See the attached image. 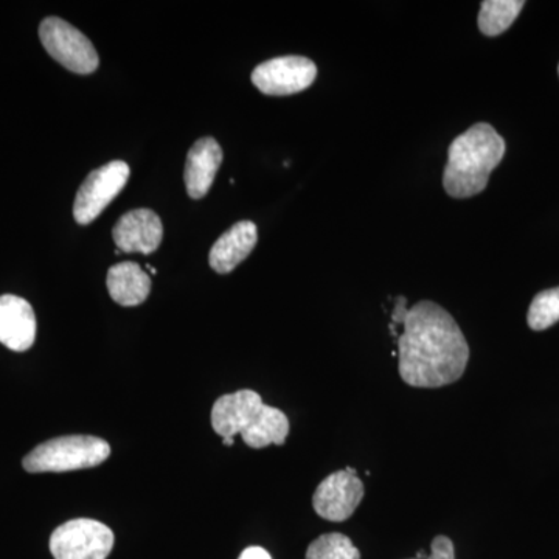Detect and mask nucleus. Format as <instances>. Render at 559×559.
Wrapping results in <instances>:
<instances>
[{"mask_svg":"<svg viewBox=\"0 0 559 559\" xmlns=\"http://www.w3.org/2000/svg\"><path fill=\"white\" fill-rule=\"evenodd\" d=\"M401 325L399 370L407 385L439 389L463 377L469 345L450 312L436 301H418L406 311Z\"/></svg>","mask_w":559,"mask_h":559,"instance_id":"nucleus-1","label":"nucleus"},{"mask_svg":"<svg viewBox=\"0 0 559 559\" xmlns=\"http://www.w3.org/2000/svg\"><path fill=\"white\" fill-rule=\"evenodd\" d=\"M503 154L506 140L502 135L491 124H474L451 143L443 175L444 190L457 200L481 193Z\"/></svg>","mask_w":559,"mask_h":559,"instance_id":"nucleus-2","label":"nucleus"},{"mask_svg":"<svg viewBox=\"0 0 559 559\" xmlns=\"http://www.w3.org/2000/svg\"><path fill=\"white\" fill-rule=\"evenodd\" d=\"M212 426L223 440L241 436L253 450H263L270 444H285L289 436V419L282 411L266 406L260 393L238 390L221 396L213 404Z\"/></svg>","mask_w":559,"mask_h":559,"instance_id":"nucleus-3","label":"nucleus"},{"mask_svg":"<svg viewBox=\"0 0 559 559\" xmlns=\"http://www.w3.org/2000/svg\"><path fill=\"white\" fill-rule=\"evenodd\" d=\"M108 441L91 436H68L44 441L31 454L25 455L22 465L27 473H68L94 468L109 459Z\"/></svg>","mask_w":559,"mask_h":559,"instance_id":"nucleus-4","label":"nucleus"},{"mask_svg":"<svg viewBox=\"0 0 559 559\" xmlns=\"http://www.w3.org/2000/svg\"><path fill=\"white\" fill-rule=\"evenodd\" d=\"M39 38L50 57L70 72L87 75L100 64L91 39L61 17L51 16L40 22Z\"/></svg>","mask_w":559,"mask_h":559,"instance_id":"nucleus-5","label":"nucleus"},{"mask_svg":"<svg viewBox=\"0 0 559 559\" xmlns=\"http://www.w3.org/2000/svg\"><path fill=\"white\" fill-rule=\"evenodd\" d=\"M112 547V530L94 520L66 522L50 538L55 559H106Z\"/></svg>","mask_w":559,"mask_h":559,"instance_id":"nucleus-6","label":"nucleus"},{"mask_svg":"<svg viewBox=\"0 0 559 559\" xmlns=\"http://www.w3.org/2000/svg\"><path fill=\"white\" fill-rule=\"evenodd\" d=\"M128 179L130 167L123 160L109 162L92 171L81 183L73 202V218L76 223L86 226L97 219L103 210L124 189Z\"/></svg>","mask_w":559,"mask_h":559,"instance_id":"nucleus-7","label":"nucleus"},{"mask_svg":"<svg viewBox=\"0 0 559 559\" xmlns=\"http://www.w3.org/2000/svg\"><path fill=\"white\" fill-rule=\"evenodd\" d=\"M318 76L314 62L305 57H278L257 66L252 83L264 95L285 97L308 90Z\"/></svg>","mask_w":559,"mask_h":559,"instance_id":"nucleus-8","label":"nucleus"},{"mask_svg":"<svg viewBox=\"0 0 559 559\" xmlns=\"http://www.w3.org/2000/svg\"><path fill=\"white\" fill-rule=\"evenodd\" d=\"M364 499V484L353 468L336 471L325 477L314 496L312 507L323 520L344 522L353 516Z\"/></svg>","mask_w":559,"mask_h":559,"instance_id":"nucleus-9","label":"nucleus"},{"mask_svg":"<svg viewBox=\"0 0 559 559\" xmlns=\"http://www.w3.org/2000/svg\"><path fill=\"white\" fill-rule=\"evenodd\" d=\"M112 237L120 252L148 255L159 249L164 226L153 210H131L114 226Z\"/></svg>","mask_w":559,"mask_h":559,"instance_id":"nucleus-10","label":"nucleus"},{"mask_svg":"<svg viewBox=\"0 0 559 559\" xmlns=\"http://www.w3.org/2000/svg\"><path fill=\"white\" fill-rule=\"evenodd\" d=\"M36 340V316L22 297H0V344L13 352H27Z\"/></svg>","mask_w":559,"mask_h":559,"instance_id":"nucleus-11","label":"nucleus"},{"mask_svg":"<svg viewBox=\"0 0 559 559\" xmlns=\"http://www.w3.org/2000/svg\"><path fill=\"white\" fill-rule=\"evenodd\" d=\"M223 159V150L215 139L204 138L194 142L187 156L186 171H183V180L190 198L201 200L209 193Z\"/></svg>","mask_w":559,"mask_h":559,"instance_id":"nucleus-12","label":"nucleus"},{"mask_svg":"<svg viewBox=\"0 0 559 559\" xmlns=\"http://www.w3.org/2000/svg\"><path fill=\"white\" fill-rule=\"evenodd\" d=\"M259 240V230L252 221H240L231 226L210 250L209 263L218 274H229L242 263Z\"/></svg>","mask_w":559,"mask_h":559,"instance_id":"nucleus-13","label":"nucleus"},{"mask_svg":"<svg viewBox=\"0 0 559 559\" xmlns=\"http://www.w3.org/2000/svg\"><path fill=\"white\" fill-rule=\"evenodd\" d=\"M106 283H108L109 296L121 307H138L148 299L150 275L132 261H124L109 267Z\"/></svg>","mask_w":559,"mask_h":559,"instance_id":"nucleus-14","label":"nucleus"},{"mask_svg":"<svg viewBox=\"0 0 559 559\" xmlns=\"http://www.w3.org/2000/svg\"><path fill=\"white\" fill-rule=\"evenodd\" d=\"M525 2L522 0H487L481 2L479 28L485 36H499L509 31L520 16Z\"/></svg>","mask_w":559,"mask_h":559,"instance_id":"nucleus-15","label":"nucleus"},{"mask_svg":"<svg viewBox=\"0 0 559 559\" xmlns=\"http://www.w3.org/2000/svg\"><path fill=\"white\" fill-rule=\"evenodd\" d=\"M307 559H360V551L342 533H326L312 540Z\"/></svg>","mask_w":559,"mask_h":559,"instance_id":"nucleus-16","label":"nucleus"},{"mask_svg":"<svg viewBox=\"0 0 559 559\" xmlns=\"http://www.w3.org/2000/svg\"><path fill=\"white\" fill-rule=\"evenodd\" d=\"M527 322L533 331H544L559 322V286L543 290L533 299Z\"/></svg>","mask_w":559,"mask_h":559,"instance_id":"nucleus-17","label":"nucleus"},{"mask_svg":"<svg viewBox=\"0 0 559 559\" xmlns=\"http://www.w3.org/2000/svg\"><path fill=\"white\" fill-rule=\"evenodd\" d=\"M426 559H455L454 544L448 536H437L430 544V555Z\"/></svg>","mask_w":559,"mask_h":559,"instance_id":"nucleus-18","label":"nucleus"},{"mask_svg":"<svg viewBox=\"0 0 559 559\" xmlns=\"http://www.w3.org/2000/svg\"><path fill=\"white\" fill-rule=\"evenodd\" d=\"M240 559H272L271 555L267 554V550H264L263 547H249L242 551Z\"/></svg>","mask_w":559,"mask_h":559,"instance_id":"nucleus-19","label":"nucleus"},{"mask_svg":"<svg viewBox=\"0 0 559 559\" xmlns=\"http://www.w3.org/2000/svg\"><path fill=\"white\" fill-rule=\"evenodd\" d=\"M558 73H559V68H558Z\"/></svg>","mask_w":559,"mask_h":559,"instance_id":"nucleus-20","label":"nucleus"},{"mask_svg":"<svg viewBox=\"0 0 559 559\" xmlns=\"http://www.w3.org/2000/svg\"><path fill=\"white\" fill-rule=\"evenodd\" d=\"M415 559V558H414Z\"/></svg>","mask_w":559,"mask_h":559,"instance_id":"nucleus-21","label":"nucleus"}]
</instances>
